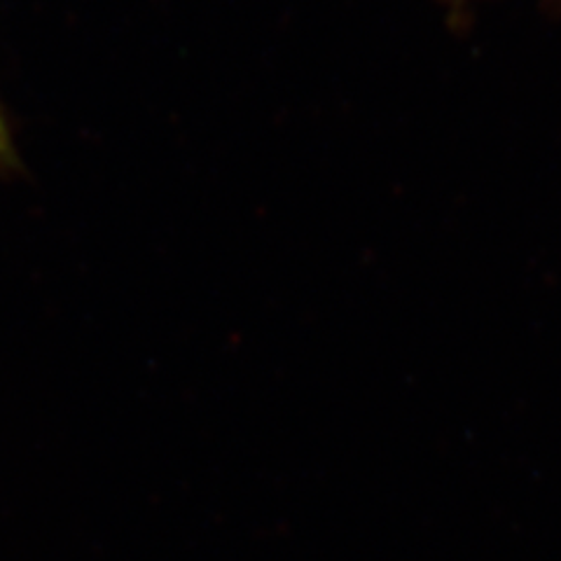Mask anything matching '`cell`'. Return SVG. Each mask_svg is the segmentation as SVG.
<instances>
[{
	"mask_svg": "<svg viewBox=\"0 0 561 561\" xmlns=\"http://www.w3.org/2000/svg\"><path fill=\"white\" fill-rule=\"evenodd\" d=\"M0 167L3 169L16 167V150L12 144V134L3 113V105H0Z\"/></svg>",
	"mask_w": 561,
	"mask_h": 561,
	"instance_id": "cell-1",
	"label": "cell"
}]
</instances>
